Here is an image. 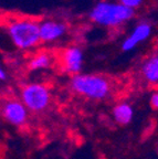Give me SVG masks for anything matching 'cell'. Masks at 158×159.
Masks as SVG:
<instances>
[{
  "instance_id": "15",
  "label": "cell",
  "mask_w": 158,
  "mask_h": 159,
  "mask_svg": "<svg viewBox=\"0 0 158 159\" xmlns=\"http://www.w3.org/2000/svg\"><path fill=\"white\" fill-rule=\"evenodd\" d=\"M2 158V148L0 147V159Z\"/></svg>"
},
{
  "instance_id": "1",
  "label": "cell",
  "mask_w": 158,
  "mask_h": 159,
  "mask_svg": "<svg viewBox=\"0 0 158 159\" xmlns=\"http://www.w3.org/2000/svg\"><path fill=\"white\" fill-rule=\"evenodd\" d=\"M71 89L77 94L94 101H101L109 96L111 82L100 74H77L71 80Z\"/></svg>"
},
{
  "instance_id": "13",
  "label": "cell",
  "mask_w": 158,
  "mask_h": 159,
  "mask_svg": "<svg viewBox=\"0 0 158 159\" xmlns=\"http://www.w3.org/2000/svg\"><path fill=\"white\" fill-rule=\"evenodd\" d=\"M149 102H151V107H153L154 109H157V111H158V89L151 93Z\"/></svg>"
},
{
  "instance_id": "16",
  "label": "cell",
  "mask_w": 158,
  "mask_h": 159,
  "mask_svg": "<svg viewBox=\"0 0 158 159\" xmlns=\"http://www.w3.org/2000/svg\"><path fill=\"white\" fill-rule=\"evenodd\" d=\"M157 149H158V147H157Z\"/></svg>"
},
{
  "instance_id": "5",
  "label": "cell",
  "mask_w": 158,
  "mask_h": 159,
  "mask_svg": "<svg viewBox=\"0 0 158 159\" xmlns=\"http://www.w3.org/2000/svg\"><path fill=\"white\" fill-rule=\"evenodd\" d=\"M1 114L9 124L13 126H22L28 120L29 111L21 101L9 99L3 104Z\"/></svg>"
},
{
  "instance_id": "11",
  "label": "cell",
  "mask_w": 158,
  "mask_h": 159,
  "mask_svg": "<svg viewBox=\"0 0 158 159\" xmlns=\"http://www.w3.org/2000/svg\"><path fill=\"white\" fill-rule=\"evenodd\" d=\"M52 57L49 53L40 52L35 54L29 62V69L32 71H39V70H44L51 65Z\"/></svg>"
},
{
  "instance_id": "9",
  "label": "cell",
  "mask_w": 158,
  "mask_h": 159,
  "mask_svg": "<svg viewBox=\"0 0 158 159\" xmlns=\"http://www.w3.org/2000/svg\"><path fill=\"white\" fill-rule=\"evenodd\" d=\"M141 74L145 82L158 85V53L146 59L141 66Z\"/></svg>"
},
{
  "instance_id": "4",
  "label": "cell",
  "mask_w": 158,
  "mask_h": 159,
  "mask_svg": "<svg viewBox=\"0 0 158 159\" xmlns=\"http://www.w3.org/2000/svg\"><path fill=\"white\" fill-rule=\"evenodd\" d=\"M21 102L28 111L33 113L43 112L51 103V93L48 86L41 83H30L21 89Z\"/></svg>"
},
{
  "instance_id": "6",
  "label": "cell",
  "mask_w": 158,
  "mask_h": 159,
  "mask_svg": "<svg viewBox=\"0 0 158 159\" xmlns=\"http://www.w3.org/2000/svg\"><path fill=\"white\" fill-rule=\"evenodd\" d=\"M84 63L83 51L79 47H69L63 50L61 54L62 69L70 74H80Z\"/></svg>"
},
{
  "instance_id": "10",
  "label": "cell",
  "mask_w": 158,
  "mask_h": 159,
  "mask_svg": "<svg viewBox=\"0 0 158 159\" xmlns=\"http://www.w3.org/2000/svg\"><path fill=\"white\" fill-rule=\"evenodd\" d=\"M113 118L119 125H128L134 117V109L131 104L126 102L118 103L113 108Z\"/></svg>"
},
{
  "instance_id": "7",
  "label": "cell",
  "mask_w": 158,
  "mask_h": 159,
  "mask_svg": "<svg viewBox=\"0 0 158 159\" xmlns=\"http://www.w3.org/2000/svg\"><path fill=\"white\" fill-rule=\"evenodd\" d=\"M40 40L44 42H51L60 39L67 32V25L64 23L54 21V20H45L39 23Z\"/></svg>"
},
{
  "instance_id": "12",
  "label": "cell",
  "mask_w": 158,
  "mask_h": 159,
  "mask_svg": "<svg viewBox=\"0 0 158 159\" xmlns=\"http://www.w3.org/2000/svg\"><path fill=\"white\" fill-rule=\"evenodd\" d=\"M119 3L129 9H136L143 3V0H119Z\"/></svg>"
},
{
  "instance_id": "2",
  "label": "cell",
  "mask_w": 158,
  "mask_h": 159,
  "mask_svg": "<svg viewBox=\"0 0 158 159\" xmlns=\"http://www.w3.org/2000/svg\"><path fill=\"white\" fill-rule=\"evenodd\" d=\"M135 15L133 9L121 3L101 1L94 6L90 12V19L97 25L105 27H117L131 20Z\"/></svg>"
},
{
  "instance_id": "3",
  "label": "cell",
  "mask_w": 158,
  "mask_h": 159,
  "mask_svg": "<svg viewBox=\"0 0 158 159\" xmlns=\"http://www.w3.org/2000/svg\"><path fill=\"white\" fill-rule=\"evenodd\" d=\"M8 33L13 44L21 50H28L39 43V23L28 19L13 20L8 25Z\"/></svg>"
},
{
  "instance_id": "8",
  "label": "cell",
  "mask_w": 158,
  "mask_h": 159,
  "mask_svg": "<svg viewBox=\"0 0 158 159\" xmlns=\"http://www.w3.org/2000/svg\"><path fill=\"white\" fill-rule=\"evenodd\" d=\"M151 33V25L147 22H141L134 28L132 33L122 43V50L127 52L136 48L141 42L149 38Z\"/></svg>"
},
{
  "instance_id": "14",
  "label": "cell",
  "mask_w": 158,
  "mask_h": 159,
  "mask_svg": "<svg viewBox=\"0 0 158 159\" xmlns=\"http://www.w3.org/2000/svg\"><path fill=\"white\" fill-rule=\"evenodd\" d=\"M6 79H7V73L2 67L0 66V81H5Z\"/></svg>"
}]
</instances>
